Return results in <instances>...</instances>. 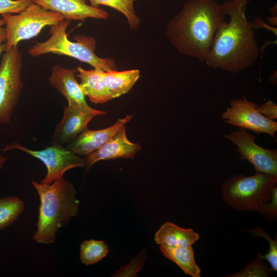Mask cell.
I'll return each instance as SVG.
<instances>
[{
  "mask_svg": "<svg viewBox=\"0 0 277 277\" xmlns=\"http://www.w3.org/2000/svg\"><path fill=\"white\" fill-rule=\"evenodd\" d=\"M249 1L228 0L221 4L229 21H224L216 31L204 61L208 67L235 73L251 67L258 59L253 23L246 14Z\"/></svg>",
  "mask_w": 277,
  "mask_h": 277,
  "instance_id": "obj_1",
  "label": "cell"
},
{
  "mask_svg": "<svg viewBox=\"0 0 277 277\" xmlns=\"http://www.w3.org/2000/svg\"><path fill=\"white\" fill-rule=\"evenodd\" d=\"M224 16L216 0H188L169 21L166 36L178 52L204 62Z\"/></svg>",
  "mask_w": 277,
  "mask_h": 277,
  "instance_id": "obj_2",
  "label": "cell"
},
{
  "mask_svg": "<svg viewBox=\"0 0 277 277\" xmlns=\"http://www.w3.org/2000/svg\"><path fill=\"white\" fill-rule=\"evenodd\" d=\"M32 184L40 200L36 230L32 239L37 243L55 242L56 233L78 212L80 203L74 186L64 177L47 185Z\"/></svg>",
  "mask_w": 277,
  "mask_h": 277,
  "instance_id": "obj_3",
  "label": "cell"
},
{
  "mask_svg": "<svg viewBox=\"0 0 277 277\" xmlns=\"http://www.w3.org/2000/svg\"><path fill=\"white\" fill-rule=\"evenodd\" d=\"M71 20L64 18L50 26L49 38L43 42H35L28 52L33 57L52 53L73 57L105 71L117 70L114 60L102 58L94 52L96 45L93 38L76 36V42L69 39L66 30Z\"/></svg>",
  "mask_w": 277,
  "mask_h": 277,
  "instance_id": "obj_4",
  "label": "cell"
},
{
  "mask_svg": "<svg viewBox=\"0 0 277 277\" xmlns=\"http://www.w3.org/2000/svg\"><path fill=\"white\" fill-rule=\"evenodd\" d=\"M277 175L255 172L251 176L233 175L221 186V197L228 206L238 211H256L270 198L276 186Z\"/></svg>",
  "mask_w": 277,
  "mask_h": 277,
  "instance_id": "obj_5",
  "label": "cell"
},
{
  "mask_svg": "<svg viewBox=\"0 0 277 277\" xmlns=\"http://www.w3.org/2000/svg\"><path fill=\"white\" fill-rule=\"evenodd\" d=\"M16 14L1 15L6 33L5 51L17 46L22 41L36 36L45 27L53 26L65 18L61 14L34 3Z\"/></svg>",
  "mask_w": 277,
  "mask_h": 277,
  "instance_id": "obj_6",
  "label": "cell"
},
{
  "mask_svg": "<svg viewBox=\"0 0 277 277\" xmlns=\"http://www.w3.org/2000/svg\"><path fill=\"white\" fill-rule=\"evenodd\" d=\"M0 64V123L10 122L23 89L22 55L17 46L5 51Z\"/></svg>",
  "mask_w": 277,
  "mask_h": 277,
  "instance_id": "obj_7",
  "label": "cell"
},
{
  "mask_svg": "<svg viewBox=\"0 0 277 277\" xmlns=\"http://www.w3.org/2000/svg\"><path fill=\"white\" fill-rule=\"evenodd\" d=\"M18 150L41 161L46 166L47 173L41 181L42 184H50L64 177V174L68 170L78 167H86L84 158L67 149L63 146L53 145L41 150H33L20 144L12 143L7 145L5 151Z\"/></svg>",
  "mask_w": 277,
  "mask_h": 277,
  "instance_id": "obj_8",
  "label": "cell"
},
{
  "mask_svg": "<svg viewBox=\"0 0 277 277\" xmlns=\"http://www.w3.org/2000/svg\"><path fill=\"white\" fill-rule=\"evenodd\" d=\"M225 137L238 148L241 161H247L253 167L255 172L277 175V150L264 148L255 142L256 137L247 130H238L224 134Z\"/></svg>",
  "mask_w": 277,
  "mask_h": 277,
  "instance_id": "obj_9",
  "label": "cell"
},
{
  "mask_svg": "<svg viewBox=\"0 0 277 277\" xmlns=\"http://www.w3.org/2000/svg\"><path fill=\"white\" fill-rule=\"evenodd\" d=\"M229 105L221 113V118L226 123L257 134L264 133L275 137L276 122L263 116L258 111L256 103L243 96L231 100Z\"/></svg>",
  "mask_w": 277,
  "mask_h": 277,
  "instance_id": "obj_10",
  "label": "cell"
},
{
  "mask_svg": "<svg viewBox=\"0 0 277 277\" xmlns=\"http://www.w3.org/2000/svg\"><path fill=\"white\" fill-rule=\"evenodd\" d=\"M76 73L77 68L55 65L49 78V85L67 99L68 106L90 112L95 116L106 114V111L96 110L88 105L76 79Z\"/></svg>",
  "mask_w": 277,
  "mask_h": 277,
  "instance_id": "obj_11",
  "label": "cell"
},
{
  "mask_svg": "<svg viewBox=\"0 0 277 277\" xmlns=\"http://www.w3.org/2000/svg\"><path fill=\"white\" fill-rule=\"evenodd\" d=\"M141 149L139 143L129 141L124 126L100 148L85 156L86 167L89 169L100 161L118 158L133 159Z\"/></svg>",
  "mask_w": 277,
  "mask_h": 277,
  "instance_id": "obj_12",
  "label": "cell"
},
{
  "mask_svg": "<svg viewBox=\"0 0 277 277\" xmlns=\"http://www.w3.org/2000/svg\"><path fill=\"white\" fill-rule=\"evenodd\" d=\"M133 116V114L127 115L118 119L112 126L103 129L91 130L87 128L65 147L80 156H86L102 146Z\"/></svg>",
  "mask_w": 277,
  "mask_h": 277,
  "instance_id": "obj_13",
  "label": "cell"
},
{
  "mask_svg": "<svg viewBox=\"0 0 277 277\" xmlns=\"http://www.w3.org/2000/svg\"><path fill=\"white\" fill-rule=\"evenodd\" d=\"M33 3L71 21L84 22L88 18L106 20L109 16L107 12L87 4L86 0H33Z\"/></svg>",
  "mask_w": 277,
  "mask_h": 277,
  "instance_id": "obj_14",
  "label": "cell"
},
{
  "mask_svg": "<svg viewBox=\"0 0 277 277\" xmlns=\"http://www.w3.org/2000/svg\"><path fill=\"white\" fill-rule=\"evenodd\" d=\"M94 116L90 112L65 107L62 119L56 126L51 136L52 144L63 146L69 144L87 128Z\"/></svg>",
  "mask_w": 277,
  "mask_h": 277,
  "instance_id": "obj_15",
  "label": "cell"
},
{
  "mask_svg": "<svg viewBox=\"0 0 277 277\" xmlns=\"http://www.w3.org/2000/svg\"><path fill=\"white\" fill-rule=\"evenodd\" d=\"M76 68L80 88L91 102L103 104L113 99L106 84L105 71L97 68L86 70L81 66Z\"/></svg>",
  "mask_w": 277,
  "mask_h": 277,
  "instance_id": "obj_16",
  "label": "cell"
},
{
  "mask_svg": "<svg viewBox=\"0 0 277 277\" xmlns=\"http://www.w3.org/2000/svg\"><path fill=\"white\" fill-rule=\"evenodd\" d=\"M199 239L192 229L183 228L170 222L162 224L154 235L155 242L160 245L186 248L192 247Z\"/></svg>",
  "mask_w": 277,
  "mask_h": 277,
  "instance_id": "obj_17",
  "label": "cell"
},
{
  "mask_svg": "<svg viewBox=\"0 0 277 277\" xmlns=\"http://www.w3.org/2000/svg\"><path fill=\"white\" fill-rule=\"evenodd\" d=\"M160 249L163 255L176 264L185 275L192 277H201V270L195 262L192 247L160 245Z\"/></svg>",
  "mask_w": 277,
  "mask_h": 277,
  "instance_id": "obj_18",
  "label": "cell"
},
{
  "mask_svg": "<svg viewBox=\"0 0 277 277\" xmlns=\"http://www.w3.org/2000/svg\"><path fill=\"white\" fill-rule=\"evenodd\" d=\"M140 77V71L138 69L109 70L105 72L106 84L113 98L127 93Z\"/></svg>",
  "mask_w": 277,
  "mask_h": 277,
  "instance_id": "obj_19",
  "label": "cell"
},
{
  "mask_svg": "<svg viewBox=\"0 0 277 277\" xmlns=\"http://www.w3.org/2000/svg\"><path fill=\"white\" fill-rule=\"evenodd\" d=\"M137 0H89L91 6L99 8L100 5L110 7L122 13L126 18L129 27L135 30L140 25V19L135 12L134 3Z\"/></svg>",
  "mask_w": 277,
  "mask_h": 277,
  "instance_id": "obj_20",
  "label": "cell"
},
{
  "mask_svg": "<svg viewBox=\"0 0 277 277\" xmlns=\"http://www.w3.org/2000/svg\"><path fill=\"white\" fill-rule=\"evenodd\" d=\"M24 208V202L18 197L7 196L0 197V230L14 223Z\"/></svg>",
  "mask_w": 277,
  "mask_h": 277,
  "instance_id": "obj_21",
  "label": "cell"
},
{
  "mask_svg": "<svg viewBox=\"0 0 277 277\" xmlns=\"http://www.w3.org/2000/svg\"><path fill=\"white\" fill-rule=\"evenodd\" d=\"M80 250L81 261L87 266L98 262L109 252L108 245L104 241L93 239L83 241Z\"/></svg>",
  "mask_w": 277,
  "mask_h": 277,
  "instance_id": "obj_22",
  "label": "cell"
},
{
  "mask_svg": "<svg viewBox=\"0 0 277 277\" xmlns=\"http://www.w3.org/2000/svg\"><path fill=\"white\" fill-rule=\"evenodd\" d=\"M272 269L265 262L263 255L258 252L255 257L242 270L226 277H268L272 272Z\"/></svg>",
  "mask_w": 277,
  "mask_h": 277,
  "instance_id": "obj_23",
  "label": "cell"
},
{
  "mask_svg": "<svg viewBox=\"0 0 277 277\" xmlns=\"http://www.w3.org/2000/svg\"><path fill=\"white\" fill-rule=\"evenodd\" d=\"M247 232L253 238H262L266 240L269 243L268 251L263 255L265 260L269 264L272 271H277V236L272 239L269 234L260 226H255Z\"/></svg>",
  "mask_w": 277,
  "mask_h": 277,
  "instance_id": "obj_24",
  "label": "cell"
},
{
  "mask_svg": "<svg viewBox=\"0 0 277 277\" xmlns=\"http://www.w3.org/2000/svg\"><path fill=\"white\" fill-rule=\"evenodd\" d=\"M147 259L146 250H143L127 265L121 267L120 269L115 272L112 275L114 277H135L137 273L143 267L144 263Z\"/></svg>",
  "mask_w": 277,
  "mask_h": 277,
  "instance_id": "obj_25",
  "label": "cell"
},
{
  "mask_svg": "<svg viewBox=\"0 0 277 277\" xmlns=\"http://www.w3.org/2000/svg\"><path fill=\"white\" fill-rule=\"evenodd\" d=\"M258 212L265 219L274 221L277 218V187L275 186L271 192L270 199L262 204L257 210Z\"/></svg>",
  "mask_w": 277,
  "mask_h": 277,
  "instance_id": "obj_26",
  "label": "cell"
},
{
  "mask_svg": "<svg viewBox=\"0 0 277 277\" xmlns=\"http://www.w3.org/2000/svg\"><path fill=\"white\" fill-rule=\"evenodd\" d=\"M33 3V0H0V15L19 13Z\"/></svg>",
  "mask_w": 277,
  "mask_h": 277,
  "instance_id": "obj_27",
  "label": "cell"
},
{
  "mask_svg": "<svg viewBox=\"0 0 277 277\" xmlns=\"http://www.w3.org/2000/svg\"><path fill=\"white\" fill-rule=\"evenodd\" d=\"M258 111L265 117L274 121L277 119V105L271 101H267L257 106Z\"/></svg>",
  "mask_w": 277,
  "mask_h": 277,
  "instance_id": "obj_28",
  "label": "cell"
},
{
  "mask_svg": "<svg viewBox=\"0 0 277 277\" xmlns=\"http://www.w3.org/2000/svg\"><path fill=\"white\" fill-rule=\"evenodd\" d=\"M6 39V33L5 28L4 20L2 18L0 19V43H3Z\"/></svg>",
  "mask_w": 277,
  "mask_h": 277,
  "instance_id": "obj_29",
  "label": "cell"
},
{
  "mask_svg": "<svg viewBox=\"0 0 277 277\" xmlns=\"http://www.w3.org/2000/svg\"><path fill=\"white\" fill-rule=\"evenodd\" d=\"M7 160L6 156L3 155L0 153V169L2 168L5 163Z\"/></svg>",
  "mask_w": 277,
  "mask_h": 277,
  "instance_id": "obj_30",
  "label": "cell"
},
{
  "mask_svg": "<svg viewBox=\"0 0 277 277\" xmlns=\"http://www.w3.org/2000/svg\"><path fill=\"white\" fill-rule=\"evenodd\" d=\"M5 50V43H0V55Z\"/></svg>",
  "mask_w": 277,
  "mask_h": 277,
  "instance_id": "obj_31",
  "label": "cell"
}]
</instances>
